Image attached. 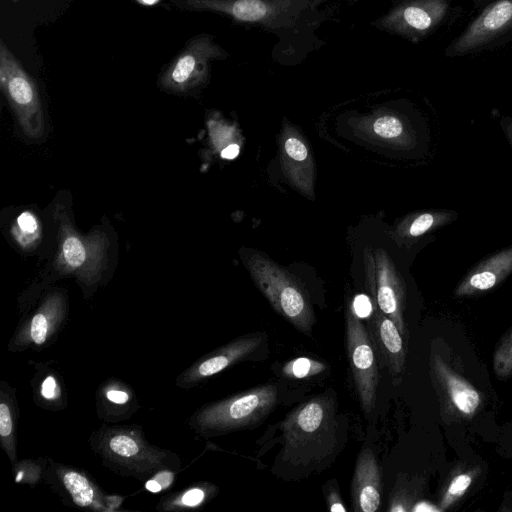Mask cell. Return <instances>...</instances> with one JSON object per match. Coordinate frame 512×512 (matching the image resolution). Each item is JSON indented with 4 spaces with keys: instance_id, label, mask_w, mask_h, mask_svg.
Segmentation results:
<instances>
[{
    "instance_id": "cell-4",
    "label": "cell",
    "mask_w": 512,
    "mask_h": 512,
    "mask_svg": "<svg viewBox=\"0 0 512 512\" xmlns=\"http://www.w3.org/2000/svg\"><path fill=\"white\" fill-rule=\"evenodd\" d=\"M228 57L229 53L215 41L213 35L197 34L167 64L159 76L158 84L168 92L187 93L208 81L214 61Z\"/></svg>"
},
{
    "instance_id": "cell-20",
    "label": "cell",
    "mask_w": 512,
    "mask_h": 512,
    "mask_svg": "<svg viewBox=\"0 0 512 512\" xmlns=\"http://www.w3.org/2000/svg\"><path fill=\"white\" fill-rule=\"evenodd\" d=\"M325 368L326 366L322 362L300 357L287 362L283 366L282 372L285 377L303 379L321 374Z\"/></svg>"
},
{
    "instance_id": "cell-7",
    "label": "cell",
    "mask_w": 512,
    "mask_h": 512,
    "mask_svg": "<svg viewBox=\"0 0 512 512\" xmlns=\"http://www.w3.org/2000/svg\"><path fill=\"white\" fill-rule=\"evenodd\" d=\"M253 277L274 310L292 326L310 335L315 322L308 297L285 273L270 264H257Z\"/></svg>"
},
{
    "instance_id": "cell-28",
    "label": "cell",
    "mask_w": 512,
    "mask_h": 512,
    "mask_svg": "<svg viewBox=\"0 0 512 512\" xmlns=\"http://www.w3.org/2000/svg\"><path fill=\"white\" fill-rule=\"evenodd\" d=\"M326 502L328 509L332 512H345L346 508L341 499V495L338 490L334 487H330L326 490Z\"/></svg>"
},
{
    "instance_id": "cell-5",
    "label": "cell",
    "mask_w": 512,
    "mask_h": 512,
    "mask_svg": "<svg viewBox=\"0 0 512 512\" xmlns=\"http://www.w3.org/2000/svg\"><path fill=\"white\" fill-rule=\"evenodd\" d=\"M277 402V387L261 385L205 408L197 418L198 424L215 432L251 428L262 422Z\"/></svg>"
},
{
    "instance_id": "cell-29",
    "label": "cell",
    "mask_w": 512,
    "mask_h": 512,
    "mask_svg": "<svg viewBox=\"0 0 512 512\" xmlns=\"http://www.w3.org/2000/svg\"><path fill=\"white\" fill-rule=\"evenodd\" d=\"M353 310L360 317L364 318L372 314V304L366 295L356 296L353 302Z\"/></svg>"
},
{
    "instance_id": "cell-9",
    "label": "cell",
    "mask_w": 512,
    "mask_h": 512,
    "mask_svg": "<svg viewBox=\"0 0 512 512\" xmlns=\"http://www.w3.org/2000/svg\"><path fill=\"white\" fill-rule=\"evenodd\" d=\"M347 355L357 396L363 412L375 408L379 371L375 348L361 318L349 309L346 318Z\"/></svg>"
},
{
    "instance_id": "cell-13",
    "label": "cell",
    "mask_w": 512,
    "mask_h": 512,
    "mask_svg": "<svg viewBox=\"0 0 512 512\" xmlns=\"http://www.w3.org/2000/svg\"><path fill=\"white\" fill-rule=\"evenodd\" d=\"M512 273V247L504 249L474 267L455 290L465 297L492 289Z\"/></svg>"
},
{
    "instance_id": "cell-35",
    "label": "cell",
    "mask_w": 512,
    "mask_h": 512,
    "mask_svg": "<svg viewBox=\"0 0 512 512\" xmlns=\"http://www.w3.org/2000/svg\"><path fill=\"white\" fill-rule=\"evenodd\" d=\"M154 479L157 480L161 484L162 487L168 486L172 480V474L168 473V472H164V473L157 475Z\"/></svg>"
},
{
    "instance_id": "cell-23",
    "label": "cell",
    "mask_w": 512,
    "mask_h": 512,
    "mask_svg": "<svg viewBox=\"0 0 512 512\" xmlns=\"http://www.w3.org/2000/svg\"><path fill=\"white\" fill-rule=\"evenodd\" d=\"M494 369L499 376L503 377L512 373V332L495 353Z\"/></svg>"
},
{
    "instance_id": "cell-31",
    "label": "cell",
    "mask_w": 512,
    "mask_h": 512,
    "mask_svg": "<svg viewBox=\"0 0 512 512\" xmlns=\"http://www.w3.org/2000/svg\"><path fill=\"white\" fill-rule=\"evenodd\" d=\"M203 498L204 492L201 489L194 488L184 494L182 502L187 506H196L202 502Z\"/></svg>"
},
{
    "instance_id": "cell-22",
    "label": "cell",
    "mask_w": 512,
    "mask_h": 512,
    "mask_svg": "<svg viewBox=\"0 0 512 512\" xmlns=\"http://www.w3.org/2000/svg\"><path fill=\"white\" fill-rule=\"evenodd\" d=\"M373 132L385 139L399 138L403 132L404 127L401 120L393 115H383L378 117L372 125Z\"/></svg>"
},
{
    "instance_id": "cell-10",
    "label": "cell",
    "mask_w": 512,
    "mask_h": 512,
    "mask_svg": "<svg viewBox=\"0 0 512 512\" xmlns=\"http://www.w3.org/2000/svg\"><path fill=\"white\" fill-rule=\"evenodd\" d=\"M60 251L57 264L64 270L85 276L98 273L107 247L103 235L82 236L71 225L65 213L58 211Z\"/></svg>"
},
{
    "instance_id": "cell-38",
    "label": "cell",
    "mask_w": 512,
    "mask_h": 512,
    "mask_svg": "<svg viewBox=\"0 0 512 512\" xmlns=\"http://www.w3.org/2000/svg\"><path fill=\"white\" fill-rule=\"evenodd\" d=\"M138 2L145 4V5H152L156 3L158 0H137Z\"/></svg>"
},
{
    "instance_id": "cell-15",
    "label": "cell",
    "mask_w": 512,
    "mask_h": 512,
    "mask_svg": "<svg viewBox=\"0 0 512 512\" xmlns=\"http://www.w3.org/2000/svg\"><path fill=\"white\" fill-rule=\"evenodd\" d=\"M434 370L452 405L463 415H474L481 403L478 391L441 359H435Z\"/></svg>"
},
{
    "instance_id": "cell-14",
    "label": "cell",
    "mask_w": 512,
    "mask_h": 512,
    "mask_svg": "<svg viewBox=\"0 0 512 512\" xmlns=\"http://www.w3.org/2000/svg\"><path fill=\"white\" fill-rule=\"evenodd\" d=\"M265 342L266 335L264 333L244 335L202 361L196 367L194 376L195 378L209 377L235 363L249 360L260 351Z\"/></svg>"
},
{
    "instance_id": "cell-8",
    "label": "cell",
    "mask_w": 512,
    "mask_h": 512,
    "mask_svg": "<svg viewBox=\"0 0 512 512\" xmlns=\"http://www.w3.org/2000/svg\"><path fill=\"white\" fill-rule=\"evenodd\" d=\"M512 39V0H496L446 47L445 56L462 57L479 53Z\"/></svg>"
},
{
    "instance_id": "cell-33",
    "label": "cell",
    "mask_w": 512,
    "mask_h": 512,
    "mask_svg": "<svg viewBox=\"0 0 512 512\" xmlns=\"http://www.w3.org/2000/svg\"><path fill=\"white\" fill-rule=\"evenodd\" d=\"M107 398L114 403L123 404L126 403L129 399V396L124 391L119 390H110L107 392Z\"/></svg>"
},
{
    "instance_id": "cell-12",
    "label": "cell",
    "mask_w": 512,
    "mask_h": 512,
    "mask_svg": "<svg viewBox=\"0 0 512 512\" xmlns=\"http://www.w3.org/2000/svg\"><path fill=\"white\" fill-rule=\"evenodd\" d=\"M370 332L375 351L385 362L391 376H399L404 368L406 350L397 325L378 308L371 315Z\"/></svg>"
},
{
    "instance_id": "cell-2",
    "label": "cell",
    "mask_w": 512,
    "mask_h": 512,
    "mask_svg": "<svg viewBox=\"0 0 512 512\" xmlns=\"http://www.w3.org/2000/svg\"><path fill=\"white\" fill-rule=\"evenodd\" d=\"M281 429L279 459L299 475L323 468L340 446V422L329 395L300 404L286 416Z\"/></svg>"
},
{
    "instance_id": "cell-27",
    "label": "cell",
    "mask_w": 512,
    "mask_h": 512,
    "mask_svg": "<svg viewBox=\"0 0 512 512\" xmlns=\"http://www.w3.org/2000/svg\"><path fill=\"white\" fill-rule=\"evenodd\" d=\"M12 432V419L9 407L2 402L0 405V433L3 439L10 436Z\"/></svg>"
},
{
    "instance_id": "cell-3",
    "label": "cell",
    "mask_w": 512,
    "mask_h": 512,
    "mask_svg": "<svg viewBox=\"0 0 512 512\" xmlns=\"http://www.w3.org/2000/svg\"><path fill=\"white\" fill-rule=\"evenodd\" d=\"M0 87L25 134L40 137L44 115L38 87L3 39H0Z\"/></svg>"
},
{
    "instance_id": "cell-11",
    "label": "cell",
    "mask_w": 512,
    "mask_h": 512,
    "mask_svg": "<svg viewBox=\"0 0 512 512\" xmlns=\"http://www.w3.org/2000/svg\"><path fill=\"white\" fill-rule=\"evenodd\" d=\"M382 473L375 454L363 449L358 455L351 483L353 510L375 512L381 505Z\"/></svg>"
},
{
    "instance_id": "cell-6",
    "label": "cell",
    "mask_w": 512,
    "mask_h": 512,
    "mask_svg": "<svg viewBox=\"0 0 512 512\" xmlns=\"http://www.w3.org/2000/svg\"><path fill=\"white\" fill-rule=\"evenodd\" d=\"M454 0H393L371 26L412 43L433 34L451 13Z\"/></svg>"
},
{
    "instance_id": "cell-19",
    "label": "cell",
    "mask_w": 512,
    "mask_h": 512,
    "mask_svg": "<svg viewBox=\"0 0 512 512\" xmlns=\"http://www.w3.org/2000/svg\"><path fill=\"white\" fill-rule=\"evenodd\" d=\"M63 481L76 504L88 506L93 502L94 491L81 474L74 471L67 472Z\"/></svg>"
},
{
    "instance_id": "cell-18",
    "label": "cell",
    "mask_w": 512,
    "mask_h": 512,
    "mask_svg": "<svg viewBox=\"0 0 512 512\" xmlns=\"http://www.w3.org/2000/svg\"><path fill=\"white\" fill-rule=\"evenodd\" d=\"M13 235L23 248L35 244L40 237V226L35 215L30 211L22 212L13 227Z\"/></svg>"
},
{
    "instance_id": "cell-17",
    "label": "cell",
    "mask_w": 512,
    "mask_h": 512,
    "mask_svg": "<svg viewBox=\"0 0 512 512\" xmlns=\"http://www.w3.org/2000/svg\"><path fill=\"white\" fill-rule=\"evenodd\" d=\"M451 211L425 212L416 215L405 227V235L409 238H416L424 235L430 230L436 229L455 218Z\"/></svg>"
},
{
    "instance_id": "cell-24",
    "label": "cell",
    "mask_w": 512,
    "mask_h": 512,
    "mask_svg": "<svg viewBox=\"0 0 512 512\" xmlns=\"http://www.w3.org/2000/svg\"><path fill=\"white\" fill-rule=\"evenodd\" d=\"M110 449L117 455L130 457L138 452L137 443L126 435H116L109 442Z\"/></svg>"
},
{
    "instance_id": "cell-40",
    "label": "cell",
    "mask_w": 512,
    "mask_h": 512,
    "mask_svg": "<svg viewBox=\"0 0 512 512\" xmlns=\"http://www.w3.org/2000/svg\"><path fill=\"white\" fill-rule=\"evenodd\" d=\"M472 1L475 2V3H481V2H483L485 0H472Z\"/></svg>"
},
{
    "instance_id": "cell-32",
    "label": "cell",
    "mask_w": 512,
    "mask_h": 512,
    "mask_svg": "<svg viewBox=\"0 0 512 512\" xmlns=\"http://www.w3.org/2000/svg\"><path fill=\"white\" fill-rule=\"evenodd\" d=\"M411 511L414 512H439L442 511L441 508L435 506L434 504L427 501H420L414 504L411 508Z\"/></svg>"
},
{
    "instance_id": "cell-1",
    "label": "cell",
    "mask_w": 512,
    "mask_h": 512,
    "mask_svg": "<svg viewBox=\"0 0 512 512\" xmlns=\"http://www.w3.org/2000/svg\"><path fill=\"white\" fill-rule=\"evenodd\" d=\"M182 10L210 12L246 29L272 34L273 58L295 65L317 50V33L333 12V0H172Z\"/></svg>"
},
{
    "instance_id": "cell-37",
    "label": "cell",
    "mask_w": 512,
    "mask_h": 512,
    "mask_svg": "<svg viewBox=\"0 0 512 512\" xmlns=\"http://www.w3.org/2000/svg\"><path fill=\"white\" fill-rule=\"evenodd\" d=\"M505 131H506V135L512 145V120L505 123Z\"/></svg>"
},
{
    "instance_id": "cell-16",
    "label": "cell",
    "mask_w": 512,
    "mask_h": 512,
    "mask_svg": "<svg viewBox=\"0 0 512 512\" xmlns=\"http://www.w3.org/2000/svg\"><path fill=\"white\" fill-rule=\"evenodd\" d=\"M376 304L379 310L391 318L404 336L406 327L403 318V292L392 272L383 269L378 275Z\"/></svg>"
},
{
    "instance_id": "cell-26",
    "label": "cell",
    "mask_w": 512,
    "mask_h": 512,
    "mask_svg": "<svg viewBox=\"0 0 512 512\" xmlns=\"http://www.w3.org/2000/svg\"><path fill=\"white\" fill-rule=\"evenodd\" d=\"M284 147L287 155L295 161H303L308 156L307 147L298 138L289 137L285 141Z\"/></svg>"
},
{
    "instance_id": "cell-41",
    "label": "cell",
    "mask_w": 512,
    "mask_h": 512,
    "mask_svg": "<svg viewBox=\"0 0 512 512\" xmlns=\"http://www.w3.org/2000/svg\"><path fill=\"white\" fill-rule=\"evenodd\" d=\"M13 3H19L21 2L22 0H11Z\"/></svg>"
},
{
    "instance_id": "cell-21",
    "label": "cell",
    "mask_w": 512,
    "mask_h": 512,
    "mask_svg": "<svg viewBox=\"0 0 512 512\" xmlns=\"http://www.w3.org/2000/svg\"><path fill=\"white\" fill-rule=\"evenodd\" d=\"M472 483V475L470 473H461L456 475L448 485L446 492L441 500V509L450 507L467 491Z\"/></svg>"
},
{
    "instance_id": "cell-39",
    "label": "cell",
    "mask_w": 512,
    "mask_h": 512,
    "mask_svg": "<svg viewBox=\"0 0 512 512\" xmlns=\"http://www.w3.org/2000/svg\"><path fill=\"white\" fill-rule=\"evenodd\" d=\"M360 0H347L349 4H355L358 3Z\"/></svg>"
},
{
    "instance_id": "cell-36",
    "label": "cell",
    "mask_w": 512,
    "mask_h": 512,
    "mask_svg": "<svg viewBox=\"0 0 512 512\" xmlns=\"http://www.w3.org/2000/svg\"><path fill=\"white\" fill-rule=\"evenodd\" d=\"M145 487L148 491L153 492V493H157L163 488L161 486V484L155 479H151V480L147 481Z\"/></svg>"
},
{
    "instance_id": "cell-34",
    "label": "cell",
    "mask_w": 512,
    "mask_h": 512,
    "mask_svg": "<svg viewBox=\"0 0 512 512\" xmlns=\"http://www.w3.org/2000/svg\"><path fill=\"white\" fill-rule=\"evenodd\" d=\"M239 154V146L230 144L221 151V157L224 159H234Z\"/></svg>"
},
{
    "instance_id": "cell-25",
    "label": "cell",
    "mask_w": 512,
    "mask_h": 512,
    "mask_svg": "<svg viewBox=\"0 0 512 512\" xmlns=\"http://www.w3.org/2000/svg\"><path fill=\"white\" fill-rule=\"evenodd\" d=\"M48 332L47 317L43 313L34 315L31 321L30 334L34 343L41 345L45 342Z\"/></svg>"
},
{
    "instance_id": "cell-30",
    "label": "cell",
    "mask_w": 512,
    "mask_h": 512,
    "mask_svg": "<svg viewBox=\"0 0 512 512\" xmlns=\"http://www.w3.org/2000/svg\"><path fill=\"white\" fill-rule=\"evenodd\" d=\"M59 390L58 385L53 376H48L42 383L41 395L48 400H52L58 397Z\"/></svg>"
}]
</instances>
